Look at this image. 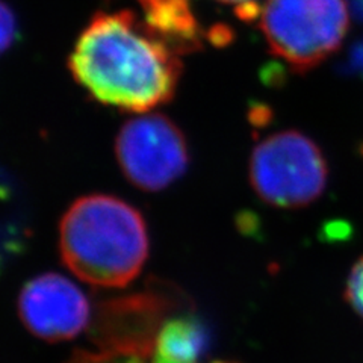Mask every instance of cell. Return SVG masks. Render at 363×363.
Listing matches in <instances>:
<instances>
[{"instance_id":"6","label":"cell","mask_w":363,"mask_h":363,"mask_svg":"<svg viewBox=\"0 0 363 363\" xmlns=\"http://www.w3.org/2000/svg\"><path fill=\"white\" fill-rule=\"evenodd\" d=\"M18 313L28 330L44 340H67L89 320V303L72 280L55 272L29 280L18 295Z\"/></svg>"},{"instance_id":"5","label":"cell","mask_w":363,"mask_h":363,"mask_svg":"<svg viewBox=\"0 0 363 363\" xmlns=\"http://www.w3.org/2000/svg\"><path fill=\"white\" fill-rule=\"evenodd\" d=\"M116 155L124 177L147 192L172 185L185 173L189 159L184 133L162 113H143L124 123Z\"/></svg>"},{"instance_id":"2","label":"cell","mask_w":363,"mask_h":363,"mask_svg":"<svg viewBox=\"0 0 363 363\" xmlns=\"http://www.w3.org/2000/svg\"><path fill=\"white\" fill-rule=\"evenodd\" d=\"M62 262L100 288H123L140 274L149 255L143 215L113 196L77 199L60 224Z\"/></svg>"},{"instance_id":"10","label":"cell","mask_w":363,"mask_h":363,"mask_svg":"<svg viewBox=\"0 0 363 363\" xmlns=\"http://www.w3.org/2000/svg\"><path fill=\"white\" fill-rule=\"evenodd\" d=\"M0 21H2V30H0V40H2V50L6 52L11 44H14L17 37V20L14 11L5 2L2 4V13H0Z\"/></svg>"},{"instance_id":"8","label":"cell","mask_w":363,"mask_h":363,"mask_svg":"<svg viewBox=\"0 0 363 363\" xmlns=\"http://www.w3.org/2000/svg\"><path fill=\"white\" fill-rule=\"evenodd\" d=\"M206 345V328L197 318L177 316L157 330L152 363H200Z\"/></svg>"},{"instance_id":"1","label":"cell","mask_w":363,"mask_h":363,"mask_svg":"<svg viewBox=\"0 0 363 363\" xmlns=\"http://www.w3.org/2000/svg\"><path fill=\"white\" fill-rule=\"evenodd\" d=\"M68 67L91 97L130 112L168 104L182 72L177 53L130 11L91 18Z\"/></svg>"},{"instance_id":"11","label":"cell","mask_w":363,"mask_h":363,"mask_svg":"<svg viewBox=\"0 0 363 363\" xmlns=\"http://www.w3.org/2000/svg\"><path fill=\"white\" fill-rule=\"evenodd\" d=\"M218 2L235 4L238 6V14L244 20H253L255 17L260 16L259 0H218Z\"/></svg>"},{"instance_id":"9","label":"cell","mask_w":363,"mask_h":363,"mask_svg":"<svg viewBox=\"0 0 363 363\" xmlns=\"http://www.w3.org/2000/svg\"><path fill=\"white\" fill-rule=\"evenodd\" d=\"M345 297L353 309L363 318V256L351 268L347 280Z\"/></svg>"},{"instance_id":"4","label":"cell","mask_w":363,"mask_h":363,"mask_svg":"<svg viewBox=\"0 0 363 363\" xmlns=\"http://www.w3.org/2000/svg\"><path fill=\"white\" fill-rule=\"evenodd\" d=\"M248 176L260 200L274 208L298 209L323 196L328 168L321 149L308 135L281 130L255 147Z\"/></svg>"},{"instance_id":"7","label":"cell","mask_w":363,"mask_h":363,"mask_svg":"<svg viewBox=\"0 0 363 363\" xmlns=\"http://www.w3.org/2000/svg\"><path fill=\"white\" fill-rule=\"evenodd\" d=\"M145 23L177 55L201 48L200 28L189 0H138Z\"/></svg>"},{"instance_id":"3","label":"cell","mask_w":363,"mask_h":363,"mask_svg":"<svg viewBox=\"0 0 363 363\" xmlns=\"http://www.w3.org/2000/svg\"><path fill=\"white\" fill-rule=\"evenodd\" d=\"M348 26L345 0H267L260 13L269 50L297 72L312 70L332 56Z\"/></svg>"}]
</instances>
